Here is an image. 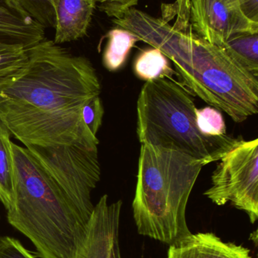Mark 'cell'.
<instances>
[{
  "mask_svg": "<svg viewBox=\"0 0 258 258\" xmlns=\"http://www.w3.org/2000/svg\"><path fill=\"white\" fill-rule=\"evenodd\" d=\"M221 46L241 66L258 77V35L233 36Z\"/></svg>",
  "mask_w": 258,
  "mask_h": 258,
  "instance_id": "2e32d148",
  "label": "cell"
},
{
  "mask_svg": "<svg viewBox=\"0 0 258 258\" xmlns=\"http://www.w3.org/2000/svg\"><path fill=\"white\" fill-rule=\"evenodd\" d=\"M104 107L99 96L88 101L82 108V119L89 132L97 137V133L102 124Z\"/></svg>",
  "mask_w": 258,
  "mask_h": 258,
  "instance_id": "ffe728a7",
  "label": "cell"
},
{
  "mask_svg": "<svg viewBox=\"0 0 258 258\" xmlns=\"http://www.w3.org/2000/svg\"><path fill=\"white\" fill-rule=\"evenodd\" d=\"M184 18L195 34L204 40L221 45L233 36L257 34L258 23L242 12L239 0H178Z\"/></svg>",
  "mask_w": 258,
  "mask_h": 258,
  "instance_id": "ba28073f",
  "label": "cell"
},
{
  "mask_svg": "<svg viewBox=\"0 0 258 258\" xmlns=\"http://www.w3.org/2000/svg\"><path fill=\"white\" fill-rule=\"evenodd\" d=\"M196 110L190 92L174 80L145 82L136 106L139 142L177 150L204 166L219 161L238 138L203 135L197 126Z\"/></svg>",
  "mask_w": 258,
  "mask_h": 258,
  "instance_id": "5b68a950",
  "label": "cell"
},
{
  "mask_svg": "<svg viewBox=\"0 0 258 258\" xmlns=\"http://www.w3.org/2000/svg\"><path fill=\"white\" fill-rule=\"evenodd\" d=\"M133 69L135 74L145 82L162 78L173 80L174 74L168 57L156 48L143 50L136 57Z\"/></svg>",
  "mask_w": 258,
  "mask_h": 258,
  "instance_id": "9a60e30c",
  "label": "cell"
},
{
  "mask_svg": "<svg viewBox=\"0 0 258 258\" xmlns=\"http://www.w3.org/2000/svg\"><path fill=\"white\" fill-rule=\"evenodd\" d=\"M139 41L159 48L174 63L189 92L241 123L258 113V77L241 66L220 45L177 29L162 18L131 8L113 18Z\"/></svg>",
  "mask_w": 258,
  "mask_h": 258,
  "instance_id": "7a4b0ae2",
  "label": "cell"
},
{
  "mask_svg": "<svg viewBox=\"0 0 258 258\" xmlns=\"http://www.w3.org/2000/svg\"><path fill=\"white\" fill-rule=\"evenodd\" d=\"M12 136L9 129L0 120V202L6 210L15 197V174L12 152Z\"/></svg>",
  "mask_w": 258,
  "mask_h": 258,
  "instance_id": "4fadbf2b",
  "label": "cell"
},
{
  "mask_svg": "<svg viewBox=\"0 0 258 258\" xmlns=\"http://www.w3.org/2000/svg\"><path fill=\"white\" fill-rule=\"evenodd\" d=\"M100 4L99 9L111 18H117L126 11L134 8L139 0H95Z\"/></svg>",
  "mask_w": 258,
  "mask_h": 258,
  "instance_id": "7402d4cb",
  "label": "cell"
},
{
  "mask_svg": "<svg viewBox=\"0 0 258 258\" xmlns=\"http://www.w3.org/2000/svg\"><path fill=\"white\" fill-rule=\"evenodd\" d=\"M196 124L201 134L208 137L227 135V127L221 111L212 107L197 109Z\"/></svg>",
  "mask_w": 258,
  "mask_h": 258,
  "instance_id": "ac0fdd59",
  "label": "cell"
},
{
  "mask_svg": "<svg viewBox=\"0 0 258 258\" xmlns=\"http://www.w3.org/2000/svg\"><path fill=\"white\" fill-rule=\"evenodd\" d=\"M0 258H37L27 250L18 239L0 236Z\"/></svg>",
  "mask_w": 258,
  "mask_h": 258,
  "instance_id": "44dd1931",
  "label": "cell"
},
{
  "mask_svg": "<svg viewBox=\"0 0 258 258\" xmlns=\"http://www.w3.org/2000/svg\"><path fill=\"white\" fill-rule=\"evenodd\" d=\"M122 201L109 204L108 196L100 198L94 207L84 258H114V246L119 237Z\"/></svg>",
  "mask_w": 258,
  "mask_h": 258,
  "instance_id": "9c48e42d",
  "label": "cell"
},
{
  "mask_svg": "<svg viewBox=\"0 0 258 258\" xmlns=\"http://www.w3.org/2000/svg\"><path fill=\"white\" fill-rule=\"evenodd\" d=\"M241 9L251 21L258 23V0H239Z\"/></svg>",
  "mask_w": 258,
  "mask_h": 258,
  "instance_id": "603a6c76",
  "label": "cell"
},
{
  "mask_svg": "<svg viewBox=\"0 0 258 258\" xmlns=\"http://www.w3.org/2000/svg\"><path fill=\"white\" fill-rule=\"evenodd\" d=\"M167 258H252L249 249L224 242L212 233H191L170 245Z\"/></svg>",
  "mask_w": 258,
  "mask_h": 258,
  "instance_id": "8fae6325",
  "label": "cell"
},
{
  "mask_svg": "<svg viewBox=\"0 0 258 258\" xmlns=\"http://www.w3.org/2000/svg\"><path fill=\"white\" fill-rule=\"evenodd\" d=\"M27 51L25 66L0 82V120L24 146L98 145L81 116L101 91L90 60L45 38Z\"/></svg>",
  "mask_w": 258,
  "mask_h": 258,
  "instance_id": "6da1fadb",
  "label": "cell"
},
{
  "mask_svg": "<svg viewBox=\"0 0 258 258\" xmlns=\"http://www.w3.org/2000/svg\"><path fill=\"white\" fill-rule=\"evenodd\" d=\"M217 206L230 203L249 217L258 218V139L239 137L220 159L212 175V186L204 192Z\"/></svg>",
  "mask_w": 258,
  "mask_h": 258,
  "instance_id": "52a82bcc",
  "label": "cell"
},
{
  "mask_svg": "<svg viewBox=\"0 0 258 258\" xmlns=\"http://www.w3.org/2000/svg\"><path fill=\"white\" fill-rule=\"evenodd\" d=\"M15 197L9 224L28 238L41 258H84L92 218L83 215L33 159L12 142Z\"/></svg>",
  "mask_w": 258,
  "mask_h": 258,
  "instance_id": "3957f363",
  "label": "cell"
},
{
  "mask_svg": "<svg viewBox=\"0 0 258 258\" xmlns=\"http://www.w3.org/2000/svg\"><path fill=\"white\" fill-rule=\"evenodd\" d=\"M203 167L177 150L141 144L132 205L139 234L169 245L191 234L186 206Z\"/></svg>",
  "mask_w": 258,
  "mask_h": 258,
  "instance_id": "277c9868",
  "label": "cell"
},
{
  "mask_svg": "<svg viewBox=\"0 0 258 258\" xmlns=\"http://www.w3.org/2000/svg\"><path fill=\"white\" fill-rule=\"evenodd\" d=\"M45 27L35 21L16 0H0V37L30 48L45 39Z\"/></svg>",
  "mask_w": 258,
  "mask_h": 258,
  "instance_id": "7c38bea8",
  "label": "cell"
},
{
  "mask_svg": "<svg viewBox=\"0 0 258 258\" xmlns=\"http://www.w3.org/2000/svg\"><path fill=\"white\" fill-rule=\"evenodd\" d=\"M25 147L79 211L92 218V192L101 179L98 145L76 142Z\"/></svg>",
  "mask_w": 258,
  "mask_h": 258,
  "instance_id": "8992f818",
  "label": "cell"
},
{
  "mask_svg": "<svg viewBox=\"0 0 258 258\" xmlns=\"http://www.w3.org/2000/svg\"><path fill=\"white\" fill-rule=\"evenodd\" d=\"M28 60L27 48L0 37V82L22 69Z\"/></svg>",
  "mask_w": 258,
  "mask_h": 258,
  "instance_id": "e0dca14e",
  "label": "cell"
},
{
  "mask_svg": "<svg viewBox=\"0 0 258 258\" xmlns=\"http://www.w3.org/2000/svg\"><path fill=\"white\" fill-rule=\"evenodd\" d=\"M33 19L45 27L55 26V15L50 0H16Z\"/></svg>",
  "mask_w": 258,
  "mask_h": 258,
  "instance_id": "d6986e66",
  "label": "cell"
},
{
  "mask_svg": "<svg viewBox=\"0 0 258 258\" xmlns=\"http://www.w3.org/2000/svg\"><path fill=\"white\" fill-rule=\"evenodd\" d=\"M114 258H121V254H115V257H114Z\"/></svg>",
  "mask_w": 258,
  "mask_h": 258,
  "instance_id": "cb8c5ba5",
  "label": "cell"
},
{
  "mask_svg": "<svg viewBox=\"0 0 258 258\" xmlns=\"http://www.w3.org/2000/svg\"><path fill=\"white\" fill-rule=\"evenodd\" d=\"M109 42L103 54V64L109 71L121 69L130 50L139 41L137 36L123 28L114 29L108 34Z\"/></svg>",
  "mask_w": 258,
  "mask_h": 258,
  "instance_id": "5bb4252c",
  "label": "cell"
},
{
  "mask_svg": "<svg viewBox=\"0 0 258 258\" xmlns=\"http://www.w3.org/2000/svg\"><path fill=\"white\" fill-rule=\"evenodd\" d=\"M55 15V43L62 44L86 36L92 21L95 0H50Z\"/></svg>",
  "mask_w": 258,
  "mask_h": 258,
  "instance_id": "30bf717a",
  "label": "cell"
}]
</instances>
